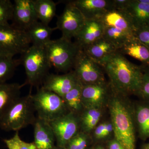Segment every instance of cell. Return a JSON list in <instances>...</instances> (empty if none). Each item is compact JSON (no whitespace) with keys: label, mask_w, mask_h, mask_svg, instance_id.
I'll return each mask as SVG.
<instances>
[{"label":"cell","mask_w":149,"mask_h":149,"mask_svg":"<svg viewBox=\"0 0 149 149\" xmlns=\"http://www.w3.org/2000/svg\"><path fill=\"white\" fill-rule=\"evenodd\" d=\"M105 126V123H101L95 128L94 134L97 139H103V134Z\"/></svg>","instance_id":"e575fe53"},{"label":"cell","mask_w":149,"mask_h":149,"mask_svg":"<svg viewBox=\"0 0 149 149\" xmlns=\"http://www.w3.org/2000/svg\"><path fill=\"white\" fill-rule=\"evenodd\" d=\"M103 37L117 49H120L135 36L128 32L112 27H105Z\"/></svg>","instance_id":"4316f807"},{"label":"cell","mask_w":149,"mask_h":149,"mask_svg":"<svg viewBox=\"0 0 149 149\" xmlns=\"http://www.w3.org/2000/svg\"><path fill=\"white\" fill-rule=\"evenodd\" d=\"M135 123L142 140L149 139V102L143 101L133 108Z\"/></svg>","instance_id":"7402d4cb"},{"label":"cell","mask_w":149,"mask_h":149,"mask_svg":"<svg viewBox=\"0 0 149 149\" xmlns=\"http://www.w3.org/2000/svg\"><path fill=\"white\" fill-rule=\"evenodd\" d=\"M86 19H100L108 11L113 8V0L72 1Z\"/></svg>","instance_id":"2e32d148"},{"label":"cell","mask_w":149,"mask_h":149,"mask_svg":"<svg viewBox=\"0 0 149 149\" xmlns=\"http://www.w3.org/2000/svg\"><path fill=\"white\" fill-rule=\"evenodd\" d=\"M83 85L80 81L63 98L69 112L79 115L84 109L82 100Z\"/></svg>","instance_id":"cb8c5ba5"},{"label":"cell","mask_w":149,"mask_h":149,"mask_svg":"<svg viewBox=\"0 0 149 149\" xmlns=\"http://www.w3.org/2000/svg\"><path fill=\"white\" fill-rule=\"evenodd\" d=\"M141 149H149V143L144 145Z\"/></svg>","instance_id":"74e56055"},{"label":"cell","mask_w":149,"mask_h":149,"mask_svg":"<svg viewBox=\"0 0 149 149\" xmlns=\"http://www.w3.org/2000/svg\"><path fill=\"white\" fill-rule=\"evenodd\" d=\"M13 16L11 25L26 32L38 22L33 0H15Z\"/></svg>","instance_id":"8fae6325"},{"label":"cell","mask_w":149,"mask_h":149,"mask_svg":"<svg viewBox=\"0 0 149 149\" xmlns=\"http://www.w3.org/2000/svg\"><path fill=\"white\" fill-rule=\"evenodd\" d=\"M79 81L74 71L63 74L49 73L41 88L55 93L63 98Z\"/></svg>","instance_id":"7c38bea8"},{"label":"cell","mask_w":149,"mask_h":149,"mask_svg":"<svg viewBox=\"0 0 149 149\" xmlns=\"http://www.w3.org/2000/svg\"><path fill=\"white\" fill-rule=\"evenodd\" d=\"M32 98L37 117L48 122L69 112L62 98L43 88H38Z\"/></svg>","instance_id":"8992f818"},{"label":"cell","mask_w":149,"mask_h":149,"mask_svg":"<svg viewBox=\"0 0 149 149\" xmlns=\"http://www.w3.org/2000/svg\"><path fill=\"white\" fill-rule=\"evenodd\" d=\"M125 10L128 12L137 28L149 27V4L138 0H129Z\"/></svg>","instance_id":"44dd1931"},{"label":"cell","mask_w":149,"mask_h":149,"mask_svg":"<svg viewBox=\"0 0 149 149\" xmlns=\"http://www.w3.org/2000/svg\"><path fill=\"white\" fill-rule=\"evenodd\" d=\"M14 4L10 0H0V25L8 24L13 16Z\"/></svg>","instance_id":"f546056e"},{"label":"cell","mask_w":149,"mask_h":149,"mask_svg":"<svg viewBox=\"0 0 149 149\" xmlns=\"http://www.w3.org/2000/svg\"><path fill=\"white\" fill-rule=\"evenodd\" d=\"M95 149H104V148L102 146H98Z\"/></svg>","instance_id":"ab89813d"},{"label":"cell","mask_w":149,"mask_h":149,"mask_svg":"<svg viewBox=\"0 0 149 149\" xmlns=\"http://www.w3.org/2000/svg\"><path fill=\"white\" fill-rule=\"evenodd\" d=\"M73 70L83 85L100 84L105 82L103 68L80 49L74 62Z\"/></svg>","instance_id":"ba28073f"},{"label":"cell","mask_w":149,"mask_h":149,"mask_svg":"<svg viewBox=\"0 0 149 149\" xmlns=\"http://www.w3.org/2000/svg\"><path fill=\"white\" fill-rule=\"evenodd\" d=\"M34 126V143L37 149H52L56 138L49 122L37 117Z\"/></svg>","instance_id":"e0dca14e"},{"label":"cell","mask_w":149,"mask_h":149,"mask_svg":"<svg viewBox=\"0 0 149 149\" xmlns=\"http://www.w3.org/2000/svg\"><path fill=\"white\" fill-rule=\"evenodd\" d=\"M135 37L149 49V27L138 28L135 32Z\"/></svg>","instance_id":"d6a6232c"},{"label":"cell","mask_w":149,"mask_h":149,"mask_svg":"<svg viewBox=\"0 0 149 149\" xmlns=\"http://www.w3.org/2000/svg\"><path fill=\"white\" fill-rule=\"evenodd\" d=\"M33 2L38 19L49 25L56 15V3L52 0H33Z\"/></svg>","instance_id":"d4e9b609"},{"label":"cell","mask_w":149,"mask_h":149,"mask_svg":"<svg viewBox=\"0 0 149 149\" xmlns=\"http://www.w3.org/2000/svg\"><path fill=\"white\" fill-rule=\"evenodd\" d=\"M31 44L26 32L9 24L0 25V56L14 57L21 55Z\"/></svg>","instance_id":"52a82bcc"},{"label":"cell","mask_w":149,"mask_h":149,"mask_svg":"<svg viewBox=\"0 0 149 149\" xmlns=\"http://www.w3.org/2000/svg\"><path fill=\"white\" fill-rule=\"evenodd\" d=\"M111 86L108 87L105 82L100 84L83 85L82 100L85 109L100 108L108 99Z\"/></svg>","instance_id":"4fadbf2b"},{"label":"cell","mask_w":149,"mask_h":149,"mask_svg":"<svg viewBox=\"0 0 149 149\" xmlns=\"http://www.w3.org/2000/svg\"><path fill=\"white\" fill-rule=\"evenodd\" d=\"M137 95L145 101L149 102V66L143 67V75Z\"/></svg>","instance_id":"1f68e13d"},{"label":"cell","mask_w":149,"mask_h":149,"mask_svg":"<svg viewBox=\"0 0 149 149\" xmlns=\"http://www.w3.org/2000/svg\"><path fill=\"white\" fill-rule=\"evenodd\" d=\"M31 91L20 97L11 106L0 122V128L6 131H19L29 125H33L37 117Z\"/></svg>","instance_id":"277c9868"},{"label":"cell","mask_w":149,"mask_h":149,"mask_svg":"<svg viewBox=\"0 0 149 149\" xmlns=\"http://www.w3.org/2000/svg\"><path fill=\"white\" fill-rule=\"evenodd\" d=\"M105 26L100 19H86L74 37V42L82 49L102 38Z\"/></svg>","instance_id":"5bb4252c"},{"label":"cell","mask_w":149,"mask_h":149,"mask_svg":"<svg viewBox=\"0 0 149 149\" xmlns=\"http://www.w3.org/2000/svg\"><path fill=\"white\" fill-rule=\"evenodd\" d=\"M111 86L108 100L115 139L125 149H135L134 109L125 102L123 97L124 94Z\"/></svg>","instance_id":"7a4b0ae2"},{"label":"cell","mask_w":149,"mask_h":149,"mask_svg":"<svg viewBox=\"0 0 149 149\" xmlns=\"http://www.w3.org/2000/svg\"><path fill=\"white\" fill-rule=\"evenodd\" d=\"M120 50L121 54L128 55L141 62L145 66H149V49L136 38L130 40Z\"/></svg>","instance_id":"603a6c76"},{"label":"cell","mask_w":149,"mask_h":149,"mask_svg":"<svg viewBox=\"0 0 149 149\" xmlns=\"http://www.w3.org/2000/svg\"><path fill=\"white\" fill-rule=\"evenodd\" d=\"M90 143L88 134L80 131L67 144L66 149H86Z\"/></svg>","instance_id":"4dcf8cb0"},{"label":"cell","mask_w":149,"mask_h":149,"mask_svg":"<svg viewBox=\"0 0 149 149\" xmlns=\"http://www.w3.org/2000/svg\"><path fill=\"white\" fill-rule=\"evenodd\" d=\"M129 0H113V8L120 10H125Z\"/></svg>","instance_id":"836d02e7"},{"label":"cell","mask_w":149,"mask_h":149,"mask_svg":"<svg viewBox=\"0 0 149 149\" xmlns=\"http://www.w3.org/2000/svg\"><path fill=\"white\" fill-rule=\"evenodd\" d=\"M100 19L105 27H114L135 36L137 28L126 10L112 8L108 11Z\"/></svg>","instance_id":"9a60e30c"},{"label":"cell","mask_w":149,"mask_h":149,"mask_svg":"<svg viewBox=\"0 0 149 149\" xmlns=\"http://www.w3.org/2000/svg\"><path fill=\"white\" fill-rule=\"evenodd\" d=\"M3 142L8 149H37L34 142L29 143L22 141L18 131L10 139H4Z\"/></svg>","instance_id":"f1b7e54d"},{"label":"cell","mask_w":149,"mask_h":149,"mask_svg":"<svg viewBox=\"0 0 149 149\" xmlns=\"http://www.w3.org/2000/svg\"><path fill=\"white\" fill-rule=\"evenodd\" d=\"M20 60L12 57L0 56V83H5L13 76Z\"/></svg>","instance_id":"83f0119b"},{"label":"cell","mask_w":149,"mask_h":149,"mask_svg":"<svg viewBox=\"0 0 149 149\" xmlns=\"http://www.w3.org/2000/svg\"><path fill=\"white\" fill-rule=\"evenodd\" d=\"M82 50L100 65L108 57L118 51L111 43L103 37Z\"/></svg>","instance_id":"d6986e66"},{"label":"cell","mask_w":149,"mask_h":149,"mask_svg":"<svg viewBox=\"0 0 149 149\" xmlns=\"http://www.w3.org/2000/svg\"><path fill=\"white\" fill-rule=\"evenodd\" d=\"M108 147L109 149H125L119 142L115 139L109 142Z\"/></svg>","instance_id":"d590c367"},{"label":"cell","mask_w":149,"mask_h":149,"mask_svg":"<svg viewBox=\"0 0 149 149\" xmlns=\"http://www.w3.org/2000/svg\"><path fill=\"white\" fill-rule=\"evenodd\" d=\"M45 48L51 66L60 72H67L73 68L81 49L74 42L62 37L51 40Z\"/></svg>","instance_id":"5b68a950"},{"label":"cell","mask_w":149,"mask_h":149,"mask_svg":"<svg viewBox=\"0 0 149 149\" xmlns=\"http://www.w3.org/2000/svg\"><path fill=\"white\" fill-rule=\"evenodd\" d=\"M113 132V128L111 122H105L104 130L103 134V139L109 136Z\"/></svg>","instance_id":"8d00e7d4"},{"label":"cell","mask_w":149,"mask_h":149,"mask_svg":"<svg viewBox=\"0 0 149 149\" xmlns=\"http://www.w3.org/2000/svg\"><path fill=\"white\" fill-rule=\"evenodd\" d=\"M49 122L58 146L65 148L69 141L80 131L78 116L72 112Z\"/></svg>","instance_id":"30bf717a"},{"label":"cell","mask_w":149,"mask_h":149,"mask_svg":"<svg viewBox=\"0 0 149 149\" xmlns=\"http://www.w3.org/2000/svg\"><path fill=\"white\" fill-rule=\"evenodd\" d=\"M19 60L26 73L25 85L39 88L42 85L52 68L45 47L31 45L22 54Z\"/></svg>","instance_id":"3957f363"},{"label":"cell","mask_w":149,"mask_h":149,"mask_svg":"<svg viewBox=\"0 0 149 149\" xmlns=\"http://www.w3.org/2000/svg\"><path fill=\"white\" fill-rule=\"evenodd\" d=\"M57 29L56 27H51L41 22H37L26 31L31 45L45 47L51 41L53 32Z\"/></svg>","instance_id":"ffe728a7"},{"label":"cell","mask_w":149,"mask_h":149,"mask_svg":"<svg viewBox=\"0 0 149 149\" xmlns=\"http://www.w3.org/2000/svg\"><path fill=\"white\" fill-rule=\"evenodd\" d=\"M25 83H0V122L10 108L20 97Z\"/></svg>","instance_id":"ac0fdd59"},{"label":"cell","mask_w":149,"mask_h":149,"mask_svg":"<svg viewBox=\"0 0 149 149\" xmlns=\"http://www.w3.org/2000/svg\"><path fill=\"white\" fill-rule=\"evenodd\" d=\"M52 149H66L65 148H63V147H61L59 146H58L56 145Z\"/></svg>","instance_id":"f35d334b"},{"label":"cell","mask_w":149,"mask_h":149,"mask_svg":"<svg viewBox=\"0 0 149 149\" xmlns=\"http://www.w3.org/2000/svg\"><path fill=\"white\" fill-rule=\"evenodd\" d=\"M110 80L111 85L119 93L137 95L141 87L143 67L130 62L118 51L101 63Z\"/></svg>","instance_id":"6da1fadb"},{"label":"cell","mask_w":149,"mask_h":149,"mask_svg":"<svg viewBox=\"0 0 149 149\" xmlns=\"http://www.w3.org/2000/svg\"><path fill=\"white\" fill-rule=\"evenodd\" d=\"M86 21L80 10L72 1H69L63 12L58 17L56 27L62 33V37L71 40L83 27Z\"/></svg>","instance_id":"9c48e42d"},{"label":"cell","mask_w":149,"mask_h":149,"mask_svg":"<svg viewBox=\"0 0 149 149\" xmlns=\"http://www.w3.org/2000/svg\"><path fill=\"white\" fill-rule=\"evenodd\" d=\"M101 116L100 109H85L78 115L80 131L89 134L96 128Z\"/></svg>","instance_id":"484cf974"}]
</instances>
